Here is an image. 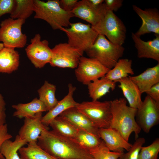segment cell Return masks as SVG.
<instances>
[{"instance_id": "obj_1", "label": "cell", "mask_w": 159, "mask_h": 159, "mask_svg": "<svg viewBox=\"0 0 159 159\" xmlns=\"http://www.w3.org/2000/svg\"><path fill=\"white\" fill-rule=\"evenodd\" d=\"M37 144L56 159H93L90 152L74 138L61 135L52 130L42 131Z\"/></svg>"}, {"instance_id": "obj_2", "label": "cell", "mask_w": 159, "mask_h": 159, "mask_svg": "<svg viewBox=\"0 0 159 159\" xmlns=\"http://www.w3.org/2000/svg\"><path fill=\"white\" fill-rule=\"evenodd\" d=\"M111 106L112 117L109 128L118 131L127 142L132 132L135 139L138 138L141 129L135 120L137 109L127 105L123 97L111 100Z\"/></svg>"}, {"instance_id": "obj_3", "label": "cell", "mask_w": 159, "mask_h": 159, "mask_svg": "<svg viewBox=\"0 0 159 159\" xmlns=\"http://www.w3.org/2000/svg\"><path fill=\"white\" fill-rule=\"evenodd\" d=\"M34 18L46 21L54 30L68 27L70 20L74 17L71 12L65 11L60 7L59 0H49L46 2L34 0Z\"/></svg>"}, {"instance_id": "obj_4", "label": "cell", "mask_w": 159, "mask_h": 159, "mask_svg": "<svg viewBox=\"0 0 159 159\" xmlns=\"http://www.w3.org/2000/svg\"><path fill=\"white\" fill-rule=\"evenodd\" d=\"M124 50L122 45L113 43L104 35L98 34L94 44L85 52L89 57L111 69L123 56Z\"/></svg>"}, {"instance_id": "obj_5", "label": "cell", "mask_w": 159, "mask_h": 159, "mask_svg": "<svg viewBox=\"0 0 159 159\" xmlns=\"http://www.w3.org/2000/svg\"><path fill=\"white\" fill-rule=\"evenodd\" d=\"M92 27L113 43L122 45L125 42L126 29L124 24L113 12L106 9L99 22Z\"/></svg>"}, {"instance_id": "obj_6", "label": "cell", "mask_w": 159, "mask_h": 159, "mask_svg": "<svg viewBox=\"0 0 159 159\" xmlns=\"http://www.w3.org/2000/svg\"><path fill=\"white\" fill-rule=\"evenodd\" d=\"M75 107L99 129L110 128L112 117L111 101H84Z\"/></svg>"}, {"instance_id": "obj_7", "label": "cell", "mask_w": 159, "mask_h": 159, "mask_svg": "<svg viewBox=\"0 0 159 159\" xmlns=\"http://www.w3.org/2000/svg\"><path fill=\"white\" fill-rule=\"evenodd\" d=\"M69 26L61 30L67 35L69 44L83 52L93 45L98 35L89 24L78 22L71 23Z\"/></svg>"}, {"instance_id": "obj_8", "label": "cell", "mask_w": 159, "mask_h": 159, "mask_svg": "<svg viewBox=\"0 0 159 159\" xmlns=\"http://www.w3.org/2000/svg\"><path fill=\"white\" fill-rule=\"evenodd\" d=\"M26 20L10 17L1 21L0 24V41L4 47L22 48L26 45L27 37L21 31Z\"/></svg>"}, {"instance_id": "obj_9", "label": "cell", "mask_w": 159, "mask_h": 159, "mask_svg": "<svg viewBox=\"0 0 159 159\" xmlns=\"http://www.w3.org/2000/svg\"><path fill=\"white\" fill-rule=\"evenodd\" d=\"M52 50L50 65L62 68H76L84 53L68 43L57 44Z\"/></svg>"}, {"instance_id": "obj_10", "label": "cell", "mask_w": 159, "mask_h": 159, "mask_svg": "<svg viewBox=\"0 0 159 159\" xmlns=\"http://www.w3.org/2000/svg\"><path fill=\"white\" fill-rule=\"evenodd\" d=\"M110 70L96 60L82 56L74 72L77 80L87 85L92 81L105 76Z\"/></svg>"}, {"instance_id": "obj_11", "label": "cell", "mask_w": 159, "mask_h": 159, "mask_svg": "<svg viewBox=\"0 0 159 159\" xmlns=\"http://www.w3.org/2000/svg\"><path fill=\"white\" fill-rule=\"evenodd\" d=\"M135 120L141 130L149 133L159 122V104L147 95L137 109Z\"/></svg>"}, {"instance_id": "obj_12", "label": "cell", "mask_w": 159, "mask_h": 159, "mask_svg": "<svg viewBox=\"0 0 159 159\" xmlns=\"http://www.w3.org/2000/svg\"><path fill=\"white\" fill-rule=\"evenodd\" d=\"M27 57L37 68H41L50 63L52 56V49L46 39L41 40L39 34H35L30 43L25 49Z\"/></svg>"}, {"instance_id": "obj_13", "label": "cell", "mask_w": 159, "mask_h": 159, "mask_svg": "<svg viewBox=\"0 0 159 159\" xmlns=\"http://www.w3.org/2000/svg\"><path fill=\"white\" fill-rule=\"evenodd\" d=\"M42 112H39L33 117L24 118V124L19 129L18 135L27 144L37 142L42 131L49 130V127L42 122Z\"/></svg>"}, {"instance_id": "obj_14", "label": "cell", "mask_w": 159, "mask_h": 159, "mask_svg": "<svg viewBox=\"0 0 159 159\" xmlns=\"http://www.w3.org/2000/svg\"><path fill=\"white\" fill-rule=\"evenodd\" d=\"M132 8L142 21V25L135 34L140 37L151 32L159 35V13L158 9L149 8L143 10L135 5H133Z\"/></svg>"}, {"instance_id": "obj_15", "label": "cell", "mask_w": 159, "mask_h": 159, "mask_svg": "<svg viewBox=\"0 0 159 159\" xmlns=\"http://www.w3.org/2000/svg\"><path fill=\"white\" fill-rule=\"evenodd\" d=\"M106 9L104 2L99 9L93 7L88 0L78 1L71 11L74 17L80 18L91 24L95 25L100 19Z\"/></svg>"}, {"instance_id": "obj_16", "label": "cell", "mask_w": 159, "mask_h": 159, "mask_svg": "<svg viewBox=\"0 0 159 159\" xmlns=\"http://www.w3.org/2000/svg\"><path fill=\"white\" fill-rule=\"evenodd\" d=\"M59 116L66 119L78 130L99 136V128L75 107L67 109Z\"/></svg>"}, {"instance_id": "obj_17", "label": "cell", "mask_w": 159, "mask_h": 159, "mask_svg": "<svg viewBox=\"0 0 159 159\" xmlns=\"http://www.w3.org/2000/svg\"><path fill=\"white\" fill-rule=\"evenodd\" d=\"M98 135L112 151L123 153L124 150H129L132 145L118 131L113 128H100Z\"/></svg>"}, {"instance_id": "obj_18", "label": "cell", "mask_w": 159, "mask_h": 159, "mask_svg": "<svg viewBox=\"0 0 159 159\" xmlns=\"http://www.w3.org/2000/svg\"><path fill=\"white\" fill-rule=\"evenodd\" d=\"M68 92L62 100L58 101L56 105L44 116H42V122L45 125L48 126L51 122L56 117L67 109L76 107L78 103L73 98L74 92L76 88L71 83L68 84Z\"/></svg>"}, {"instance_id": "obj_19", "label": "cell", "mask_w": 159, "mask_h": 159, "mask_svg": "<svg viewBox=\"0 0 159 159\" xmlns=\"http://www.w3.org/2000/svg\"><path fill=\"white\" fill-rule=\"evenodd\" d=\"M155 35L156 37L153 39L145 41L132 33V38L139 58L152 59L159 62V35Z\"/></svg>"}, {"instance_id": "obj_20", "label": "cell", "mask_w": 159, "mask_h": 159, "mask_svg": "<svg viewBox=\"0 0 159 159\" xmlns=\"http://www.w3.org/2000/svg\"><path fill=\"white\" fill-rule=\"evenodd\" d=\"M129 77L138 86L142 94L145 93L153 85L159 82V62L138 75Z\"/></svg>"}, {"instance_id": "obj_21", "label": "cell", "mask_w": 159, "mask_h": 159, "mask_svg": "<svg viewBox=\"0 0 159 159\" xmlns=\"http://www.w3.org/2000/svg\"><path fill=\"white\" fill-rule=\"evenodd\" d=\"M119 87L121 90L125 98L127 100L130 107L138 109L142 101V93L136 85L130 79L129 76L118 81Z\"/></svg>"}, {"instance_id": "obj_22", "label": "cell", "mask_w": 159, "mask_h": 159, "mask_svg": "<svg viewBox=\"0 0 159 159\" xmlns=\"http://www.w3.org/2000/svg\"><path fill=\"white\" fill-rule=\"evenodd\" d=\"M19 55L15 48L4 47L0 50V73H10L16 70Z\"/></svg>"}, {"instance_id": "obj_23", "label": "cell", "mask_w": 159, "mask_h": 159, "mask_svg": "<svg viewBox=\"0 0 159 159\" xmlns=\"http://www.w3.org/2000/svg\"><path fill=\"white\" fill-rule=\"evenodd\" d=\"M12 107L15 110L13 116L19 118L33 117L38 113L47 111L43 103L37 98L29 103L13 105Z\"/></svg>"}, {"instance_id": "obj_24", "label": "cell", "mask_w": 159, "mask_h": 159, "mask_svg": "<svg viewBox=\"0 0 159 159\" xmlns=\"http://www.w3.org/2000/svg\"><path fill=\"white\" fill-rule=\"evenodd\" d=\"M88 94L92 100H97L110 92L114 90L116 87V83L107 78L105 76L95 80L87 85Z\"/></svg>"}, {"instance_id": "obj_25", "label": "cell", "mask_w": 159, "mask_h": 159, "mask_svg": "<svg viewBox=\"0 0 159 159\" xmlns=\"http://www.w3.org/2000/svg\"><path fill=\"white\" fill-rule=\"evenodd\" d=\"M132 64V61L131 59H120L105 76L107 79L116 83L121 79L128 76L129 74H134Z\"/></svg>"}, {"instance_id": "obj_26", "label": "cell", "mask_w": 159, "mask_h": 159, "mask_svg": "<svg viewBox=\"0 0 159 159\" xmlns=\"http://www.w3.org/2000/svg\"><path fill=\"white\" fill-rule=\"evenodd\" d=\"M56 90L55 85L46 81L38 90L39 99L43 103L47 111L52 109L58 101L55 97Z\"/></svg>"}, {"instance_id": "obj_27", "label": "cell", "mask_w": 159, "mask_h": 159, "mask_svg": "<svg viewBox=\"0 0 159 159\" xmlns=\"http://www.w3.org/2000/svg\"><path fill=\"white\" fill-rule=\"evenodd\" d=\"M26 144L17 135L13 141L10 139L4 141L0 148V152L5 159H22L19 156L18 151Z\"/></svg>"}, {"instance_id": "obj_28", "label": "cell", "mask_w": 159, "mask_h": 159, "mask_svg": "<svg viewBox=\"0 0 159 159\" xmlns=\"http://www.w3.org/2000/svg\"><path fill=\"white\" fill-rule=\"evenodd\" d=\"M27 144L26 147H22L18 150L22 159H56L39 146L37 142Z\"/></svg>"}, {"instance_id": "obj_29", "label": "cell", "mask_w": 159, "mask_h": 159, "mask_svg": "<svg viewBox=\"0 0 159 159\" xmlns=\"http://www.w3.org/2000/svg\"><path fill=\"white\" fill-rule=\"evenodd\" d=\"M74 139L89 152L100 146L104 142L98 135L82 130H78Z\"/></svg>"}, {"instance_id": "obj_30", "label": "cell", "mask_w": 159, "mask_h": 159, "mask_svg": "<svg viewBox=\"0 0 159 159\" xmlns=\"http://www.w3.org/2000/svg\"><path fill=\"white\" fill-rule=\"evenodd\" d=\"M34 0H14V7L10 17L26 20L34 12Z\"/></svg>"}, {"instance_id": "obj_31", "label": "cell", "mask_w": 159, "mask_h": 159, "mask_svg": "<svg viewBox=\"0 0 159 159\" xmlns=\"http://www.w3.org/2000/svg\"><path fill=\"white\" fill-rule=\"evenodd\" d=\"M52 130L61 135L74 138L78 130L65 119L58 116L50 123Z\"/></svg>"}, {"instance_id": "obj_32", "label": "cell", "mask_w": 159, "mask_h": 159, "mask_svg": "<svg viewBox=\"0 0 159 159\" xmlns=\"http://www.w3.org/2000/svg\"><path fill=\"white\" fill-rule=\"evenodd\" d=\"M90 152L93 159H118L123 153L110 151L104 142L100 146Z\"/></svg>"}, {"instance_id": "obj_33", "label": "cell", "mask_w": 159, "mask_h": 159, "mask_svg": "<svg viewBox=\"0 0 159 159\" xmlns=\"http://www.w3.org/2000/svg\"><path fill=\"white\" fill-rule=\"evenodd\" d=\"M159 152V139H156L150 145L142 147L138 159H158Z\"/></svg>"}, {"instance_id": "obj_34", "label": "cell", "mask_w": 159, "mask_h": 159, "mask_svg": "<svg viewBox=\"0 0 159 159\" xmlns=\"http://www.w3.org/2000/svg\"><path fill=\"white\" fill-rule=\"evenodd\" d=\"M145 142V138H138L127 152L123 153L118 159H138L140 149Z\"/></svg>"}, {"instance_id": "obj_35", "label": "cell", "mask_w": 159, "mask_h": 159, "mask_svg": "<svg viewBox=\"0 0 159 159\" xmlns=\"http://www.w3.org/2000/svg\"><path fill=\"white\" fill-rule=\"evenodd\" d=\"M14 5V0H0V17L12 12Z\"/></svg>"}, {"instance_id": "obj_36", "label": "cell", "mask_w": 159, "mask_h": 159, "mask_svg": "<svg viewBox=\"0 0 159 159\" xmlns=\"http://www.w3.org/2000/svg\"><path fill=\"white\" fill-rule=\"evenodd\" d=\"M12 137V136L8 132L7 125L5 124L0 128V149L4 141L10 139ZM0 159H5L4 157L2 155L0 152Z\"/></svg>"}, {"instance_id": "obj_37", "label": "cell", "mask_w": 159, "mask_h": 159, "mask_svg": "<svg viewBox=\"0 0 159 159\" xmlns=\"http://www.w3.org/2000/svg\"><path fill=\"white\" fill-rule=\"evenodd\" d=\"M122 0H105L104 3L106 9L113 12L117 11L122 5Z\"/></svg>"}, {"instance_id": "obj_38", "label": "cell", "mask_w": 159, "mask_h": 159, "mask_svg": "<svg viewBox=\"0 0 159 159\" xmlns=\"http://www.w3.org/2000/svg\"><path fill=\"white\" fill-rule=\"evenodd\" d=\"M145 93L159 104V82L153 85Z\"/></svg>"}, {"instance_id": "obj_39", "label": "cell", "mask_w": 159, "mask_h": 159, "mask_svg": "<svg viewBox=\"0 0 159 159\" xmlns=\"http://www.w3.org/2000/svg\"><path fill=\"white\" fill-rule=\"evenodd\" d=\"M78 1L77 0H60L59 4L61 8L65 11L71 12Z\"/></svg>"}, {"instance_id": "obj_40", "label": "cell", "mask_w": 159, "mask_h": 159, "mask_svg": "<svg viewBox=\"0 0 159 159\" xmlns=\"http://www.w3.org/2000/svg\"><path fill=\"white\" fill-rule=\"evenodd\" d=\"M5 107L0 106V128L6 124V115Z\"/></svg>"}, {"instance_id": "obj_41", "label": "cell", "mask_w": 159, "mask_h": 159, "mask_svg": "<svg viewBox=\"0 0 159 159\" xmlns=\"http://www.w3.org/2000/svg\"><path fill=\"white\" fill-rule=\"evenodd\" d=\"M90 4L94 8L99 9L104 2V0H88Z\"/></svg>"}, {"instance_id": "obj_42", "label": "cell", "mask_w": 159, "mask_h": 159, "mask_svg": "<svg viewBox=\"0 0 159 159\" xmlns=\"http://www.w3.org/2000/svg\"><path fill=\"white\" fill-rule=\"evenodd\" d=\"M6 103L4 100L3 97L1 94L0 93V105L5 106Z\"/></svg>"}, {"instance_id": "obj_43", "label": "cell", "mask_w": 159, "mask_h": 159, "mask_svg": "<svg viewBox=\"0 0 159 159\" xmlns=\"http://www.w3.org/2000/svg\"><path fill=\"white\" fill-rule=\"evenodd\" d=\"M4 47L2 43H0V50Z\"/></svg>"}]
</instances>
